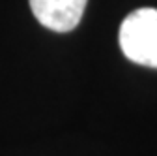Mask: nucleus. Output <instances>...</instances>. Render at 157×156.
<instances>
[{
	"label": "nucleus",
	"instance_id": "1",
	"mask_svg": "<svg viewBox=\"0 0 157 156\" xmlns=\"http://www.w3.org/2000/svg\"><path fill=\"white\" fill-rule=\"evenodd\" d=\"M120 49L131 62L157 68V10L140 8L131 11L120 25Z\"/></svg>",
	"mask_w": 157,
	"mask_h": 156
},
{
	"label": "nucleus",
	"instance_id": "2",
	"mask_svg": "<svg viewBox=\"0 0 157 156\" xmlns=\"http://www.w3.org/2000/svg\"><path fill=\"white\" fill-rule=\"evenodd\" d=\"M39 25L54 32H69L81 23L88 0H28Z\"/></svg>",
	"mask_w": 157,
	"mask_h": 156
}]
</instances>
